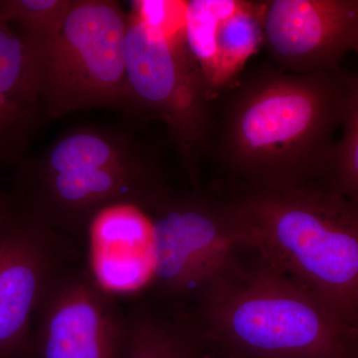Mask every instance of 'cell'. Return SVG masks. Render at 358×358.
Wrapping results in <instances>:
<instances>
[{"label": "cell", "mask_w": 358, "mask_h": 358, "mask_svg": "<svg viewBox=\"0 0 358 358\" xmlns=\"http://www.w3.org/2000/svg\"><path fill=\"white\" fill-rule=\"evenodd\" d=\"M352 93L353 75L345 71L256 66L215 99L205 159L237 187L320 185Z\"/></svg>", "instance_id": "obj_1"}, {"label": "cell", "mask_w": 358, "mask_h": 358, "mask_svg": "<svg viewBox=\"0 0 358 358\" xmlns=\"http://www.w3.org/2000/svg\"><path fill=\"white\" fill-rule=\"evenodd\" d=\"M195 300L192 326L211 352L238 358H358V331L247 245Z\"/></svg>", "instance_id": "obj_2"}, {"label": "cell", "mask_w": 358, "mask_h": 358, "mask_svg": "<svg viewBox=\"0 0 358 358\" xmlns=\"http://www.w3.org/2000/svg\"><path fill=\"white\" fill-rule=\"evenodd\" d=\"M242 243L358 331V208L317 185L241 188L225 197Z\"/></svg>", "instance_id": "obj_3"}, {"label": "cell", "mask_w": 358, "mask_h": 358, "mask_svg": "<svg viewBox=\"0 0 358 358\" xmlns=\"http://www.w3.org/2000/svg\"><path fill=\"white\" fill-rule=\"evenodd\" d=\"M20 164L18 206L59 233L81 230L112 205L148 211L171 190L157 155L131 134L96 127L66 131Z\"/></svg>", "instance_id": "obj_4"}, {"label": "cell", "mask_w": 358, "mask_h": 358, "mask_svg": "<svg viewBox=\"0 0 358 358\" xmlns=\"http://www.w3.org/2000/svg\"><path fill=\"white\" fill-rule=\"evenodd\" d=\"M128 15L114 0H71L50 32L26 38L45 117L126 103Z\"/></svg>", "instance_id": "obj_5"}, {"label": "cell", "mask_w": 358, "mask_h": 358, "mask_svg": "<svg viewBox=\"0 0 358 358\" xmlns=\"http://www.w3.org/2000/svg\"><path fill=\"white\" fill-rule=\"evenodd\" d=\"M183 15L166 26H150L129 14L124 110L166 124L179 164L195 185L216 98L186 46Z\"/></svg>", "instance_id": "obj_6"}, {"label": "cell", "mask_w": 358, "mask_h": 358, "mask_svg": "<svg viewBox=\"0 0 358 358\" xmlns=\"http://www.w3.org/2000/svg\"><path fill=\"white\" fill-rule=\"evenodd\" d=\"M145 213L150 277L169 296L196 299L243 245L224 199L171 189Z\"/></svg>", "instance_id": "obj_7"}, {"label": "cell", "mask_w": 358, "mask_h": 358, "mask_svg": "<svg viewBox=\"0 0 358 358\" xmlns=\"http://www.w3.org/2000/svg\"><path fill=\"white\" fill-rule=\"evenodd\" d=\"M61 234L16 204L0 216V358H26L35 319L62 274Z\"/></svg>", "instance_id": "obj_8"}, {"label": "cell", "mask_w": 358, "mask_h": 358, "mask_svg": "<svg viewBox=\"0 0 358 358\" xmlns=\"http://www.w3.org/2000/svg\"><path fill=\"white\" fill-rule=\"evenodd\" d=\"M129 329L95 278L62 273L37 313L26 358H124Z\"/></svg>", "instance_id": "obj_9"}, {"label": "cell", "mask_w": 358, "mask_h": 358, "mask_svg": "<svg viewBox=\"0 0 358 358\" xmlns=\"http://www.w3.org/2000/svg\"><path fill=\"white\" fill-rule=\"evenodd\" d=\"M262 28L279 69L339 72L348 54L358 55V0H268Z\"/></svg>", "instance_id": "obj_10"}, {"label": "cell", "mask_w": 358, "mask_h": 358, "mask_svg": "<svg viewBox=\"0 0 358 358\" xmlns=\"http://www.w3.org/2000/svg\"><path fill=\"white\" fill-rule=\"evenodd\" d=\"M265 1H186V46L215 98L241 76L263 44Z\"/></svg>", "instance_id": "obj_11"}, {"label": "cell", "mask_w": 358, "mask_h": 358, "mask_svg": "<svg viewBox=\"0 0 358 358\" xmlns=\"http://www.w3.org/2000/svg\"><path fill=\"white\" fill-rule=\"evenodd\" d=\"M43 117L31 47L0 20V164L22 162Z\"/></svg>", "instance_id": "obj_12"}, {"label": "cell", "mask_w": 358, "mask_h": 358, "mask_svg": "<svg viewBox=\"0 0 358 358\" xmlns=\"http://www.w3.org/2000/svg\"><path fill=\"white\" fill-rule=\"evenodd\" d=\"M129 320L124 358H197L201 343L192 326L152 313Z\"/></svg>", "instance_id": "obj_13"}, {"label": "cell", "mask_w": 358, "mask_h": 358, "mask_svg": "<svg viewBox=\"0 0 358 358\" xmlns=\"http://www.w3.org/2000/svg\"><path fill=\"white\" fill-rule=\"evenodd\" d=\"M350 200L358 208V70L353 74L350 112L319 185Z\"/></svg>", "instance_id": "obj_14"}, {"label": "cell", "mask_w": 358, "mask_h": 358, "mask_svg": "<svg viewBox=\"0 0 358 358\" xmlns=\"http://www.w3.org/2000/svg\"><path fill=\"white\" fill-rule=\"evenodd\" d=\"M71 0H0V20L26 38L50 32L64 15Z\"/></svg>", "instance_id": "obj_15"}, {"label": "cell", "mask_w": 358, "mask_h": 358, "mask_svg": "<svg viewBox=\"0 0 358 358\" xmlns=\"http://www.w3.org/2000/svg\"><path fill=\"white\" fill-rule=\"evenodd\" d=\"M15 205L16 203H14L13 200L10 197L7 196L6 192L0 187V216L10 210Z\"/></svg>", "instance_id": "obj_16"}, {"label": "cell", "mask_w": 358, "mask_h": 358, "mask_svg": "<svg viewBox=\"0 0 358 358\" xmlns=\"http://www.w3.org/2000/svg\"><path fill=\"white\" fill-rule=\"evenodd\" d=\"M197 358H238L234 357H230V355H220V353L211 352V350H207L203 345L201 346V350L197 355Z\"/></svg>", "instance_id": "obj_17"}]
</instances>
